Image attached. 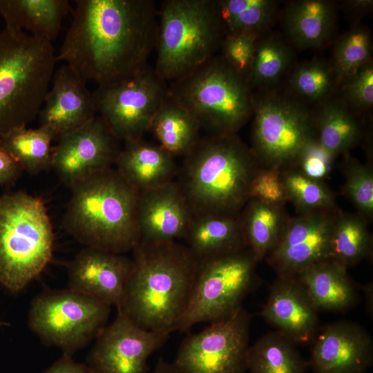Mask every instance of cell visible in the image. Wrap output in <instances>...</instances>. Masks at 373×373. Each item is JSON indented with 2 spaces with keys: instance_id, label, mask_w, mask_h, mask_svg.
Here are the masks:
<instances>
[{
  "instance_id": "35",
  "label": "cell",
  "mask_w": 373,
  "mask_h": 373,
  "mask_svg": "<svg viewBox=\"0 0 373 373\" xmlns=\"http://www.w3.org/2000/svg\"><path fill=\"white\" fill-rule=\"evenodd\" d=\"M372 35L367 27L356 24L341 35L335 42L329 61L337 86L372 61Z\"/></svg>"
},
{
  "instance_id": "42",
  "label": "cell",
  "mask_w": 373,
  "mask_h": 373,
  "mask_svg": "<svg viewBox=\"0 0 373 373\" xmlns=\"http://www.w3.org/2000/svg\"><path fill=\"white\" fill-rule=\"evenodd\" d=\"M258 40L248 35H226L220 48V55L233 69L247 77Z\"/></svg>"
},
{
  "instance_id": "8",
  "label": "cell",
  "mask_w": 373,
  "mask_h": 373,
  "mask_svg": "<svg viewBox=\"0 0 373 373\" xmlns=\"http://www.w3.org/2000/svg\"><path fill=\"white\" fill-rule=\"evenodd\" d=\"M53 227L43 200L22 191L0 197V283L19 292L50 261Z\"/></svg>"
},
{
  "instance_id": "20",
  "label": "cell",
  "mask_w": 373,
  "mask_h": 373,
  "mask_svg": "<svg viewBox=\"0 0 373 373\" xmlns=\"http://www.w3.org/2000/svg\"><path fill=\"white\" fill-rule=\"evenodd\" d=\"M193 216L175 180L138 192L139 242L158 243L184 240Z\"/></svg>"
},
{
  "instance_id": "4",
  "label": "cell",
  "mask_w": 373,
  "mask_h": 373,
  "mask_svg": "<svg viewBox=\"0 0 373 373\" xmlns=\"http://www.w3.org/2000/svg\"><path fill=\"white\" fill-rule=\"evenodd\" d=\"M64 220L66 231L80 243L122 254L140 241L138 192L116 169L99 171L74 186Z\"/></svg>"
},
{
  "instance_id": "46",
  "label": "cell",
  "mask_w": 373,
  "mask_h": 373,
  "mask_svg": "<svg viewBox=\"0 0 373 373\" xmlns=\"http://www.w3.org/2000/svg\"><path fill=\"white\" fill-rule=\"evenodd\" d=\"M153 373H177L173 363H169L162 358L158 360Z\"/></svg>"
},
{
  "instance_id": "6",
  "label": "cell",
  "mask_w": 373,
  "mask_h": 373,
  "mask_svg": "<svg viewBox=\"0 0 373 373\" xmlns=\"http://www.w3.org/2000/svg\"><path fill=\"white\" fill-rule=\"evenodd\" d=\"M157 17L154 70L166 82L216 55L227 35L216 0H165Z\"/></svg>"
},
{
  "instance_id": "34",
  "label": "cell",
  "mask_w": 373,
  "mask_h": 373,
  "mask_svg": "<svg viewBox=\"0 0 373 373\" xmlns=\"http://www.w3.org/2000/svg\"><path fill=\"white\" fill-rule=\"evenodd\" d=\"M54 140L46 128L22 127L0 137V144L32 175L52 169Z\"/></svg>"
},
{
  "instance_id": "5",
  "label": "cell",
  "mask_w": 373,
  "mask_h": 373,
  "mask_svg": "<svg viewBox=\"0 0 373 373\" xmlns=\"http://www.w3.org/2000/svg\"><path fill=\"white\" fill-rule=\"evenodd\" d=\"M56 63L51 41L0 30V137L38 116Z\"/></svg>"
},
{
  "instance_id": "41",
  "label": "cell",
  "mask_w": 373,
  "mask_h": 373,
  "mask_svg": "<svg viewBox=\"0 0 373 373\" xmlns=\"http://www.w3.org/2000/svg\"><path fill=\"white\" fill-rule=\"evenodd\" d=\"M250 198L271 205L285 207L288 200L280 170L261 166L251 182Z\"/></svg>"
},
{
  "instance_id": "36",
  "label": "cell",
  "mask_w": 373,
  "mask_h": 373,
  "mask_svg": "<svg viewBox=\"0 0 373 373\" xmlns=\"http://www.w3.org/2000/svg\"><path fill=\"white\" fill-rule=\"evenodd\" d=\"M280 171L287 200L298 213L337 208L334 193L323 181L311 178L292 166Z\"/></svg>"
},
{
  "instance_id": "38",
  "label": "cell",
  "mask_w": 373,
  "mask_h": 373,
  "mask_svg": "<svg viewBox=\"0 0 373 373\" xmlns=\"http://www.w3.org/2000/svg\"><path fill=\"white\" fill-rule=\"evenodd\" d=\"M343 191L367 222L373 218V170L370 164H365L350 157L345 166Z\"/></svg>"
},
{
  "instance_id": "12",
  "label": "cell",
  "mask_w": 373,
  "mask_h": 373,
  "mask_svg": "<svg viewBox=\"0 0 373 373\" xmlns=\"http://www.w3.org/2000/svg\"><path fill=\"white\" fill-rule=\"evenodd\" d=\"M168 91L154 69L122 82L97 86L93 93L97 114L124 142L143 137Z\"/></svg>"
},
{
  "instance_id": "23",
  "label": "cell",
  "mask_w": 373,
  "mask_h": 373,
  "mask_svg": "<svg viewBox=\"0 0 373 373\" xmlns=\"http://www.w3.org/2000/svg\"><path fill=\"white\" fill-rule=\"evenodd\" d=\"M336 3L328 0H296L287 3L283 16L285 33L298 49H316L335 33Z\"/></svg>"
},
{
  "instance_id": "43",
  "label": "cell",
  "mask_w": 373,
  "mask_h": 373,
  "mask_svg": "<svg viewBox=\"0 0 373 373\" xmlns=\"http://www.w3.org/2000/svg\"><path fill=\"white\" fill-rule=\"evenodd\" d=\"M23 171L17 160L0 144V185L14 182Z\"/></svg>"
},
{
  "instance_id": "25",
  "label": "cell",
  "mask_w": 373,
  "mask_h": 373,
  "mask_svg": "<svg viewBox=\"0 0 373 373\" xmlns=\"http://www.w3.org/2000/svg\"><path fill=\"white\" fill-rule=\"evenodd\" d=\"M184 240L197 262L247 247L239 216L193 215Z\"/></svg>"
},
{
  "instance_id": "16",
  "label": "cell",
  "mask_w": 373,
  "mask_h": 373,
  "mask_svg": "<svg viewBox=\"0 0 373 373\" xmlns=\"http://www.w3.org/2000/svg\"><path fill=\"white\" fill-rule=\"evenodd\" d=\"M338 210L306 212L289 217L278 245L265 259L278 276H295L303 269L328 259Z\"/></svg>"
},
{
  "instance_id": "24",
  "label": "cell",
  "mask_w": 373,
  "mask_h": 373,
  "mask_svg": "<svg viewBox=\"0 0 373 373\" xmlns=\"http://www.w3.org/2000/svg\"><path fill=\"white\" fill-rule=\"evenodd\" d=\"M320 311L343 312L358 302V294L347 268L326 259L300 270L296 276Z\"/></svg>"
},
{
  "instance_id": "45",
  "label": "cell",
  "mask_w": 373,
  "mask_h": 373,
  "mask_svg": "<svg viewBox=\"0 0 373 373\" xmlns=\"http://www.w3.org/2000/svg\"><path fill=\"white\" fill-rule=\"evenodd\" d=\"M343 3L345 12L354 21V26L358 24V21L370 13L373 8L372 0H348L344 1Z\"/></svg>"
},
{
  "instance_id": "14",
  "label": "cell",
  "mask_w": 373,
  "mask_h": 373,
  "mask_svg": "<svg viewBox=\"0 0 373 373\" xmlns=\"http://www.w3.org/2000/svg\"><path fill=\"white\" fill-rule=\"evenodd\" d=\"M169 334L144 329L117 309L114 321L97 336L86 365L93 373H146L149 356Z\"/></svg>"
},
{
  "instance_id": "39",
  "label": "cell",
  "mask_w": 373,
  "mask_h": 373,
  "mask_svg": "<svg viewBox=\"0 0 373 373\" xmlns=\"http://www.w3.org/2000/svg\"><path fill=\"white\" fill-rule=\"evenodd\" d=\"M342 99L353 111L364 112L373 105V63L359 68L343 82Z\"/></svg>"
},
{
  "instance_id": "30",
  "label": "cell",
  "mask_w": 373,
  "mask_h": 373,
  "mask_svg": "<svg viewBox=\"0 0 373 373\" xmlns=\"http://www.w3.org/2000/svg\"><path fill=\"white\" fill-rule=\"evenodd\" d=\"M227 35H244L257 39L269 33L278 18L274 0H216Z\"/></svg>"
},
{
  "instance_id": "47",
  "label": "cell",
  "mask_w": 373,
  "mask_h": 373,
  "mask_svg": "<svg viewBox=\"0 0 373 373\" xmlns=\"http://www.w3.org/2000/svg\"><path fill=\"white\" fill-rule=\"evenodd\" d=\"M363 291L366 298V309L370 314H372V284L368 283L365 285Z\"/></svg>"
},
{
  "instance_id": "31",
  "label": "cell",
  "mask_w": 373,
  "mask_h": 373,
  "mask_svg": "<svg viewBox=\"0 0 373 373\" xmlns=\"http://www.w3.org/2000/svg\"><path fill=\"white\" fill-rule=\"evenodd\" d=\"M307 367L296 344L278 331L265 334L248 350L250 373H305Z\"/></svg>"
},
{
  "instance_id": "2",
  "label": "cell",
  "mask_w": 373,
  "mask_h": 373,
  "mask_svg": "<svg viewBox=\"0 0 373 373\" xmlns=\"http://www.w3.org/2000/svg\"><path fill=\"white\" fill-rule=\"evenodd\" d=\"M132 251L133 267L118 309L144 329L175 331L187 304L198 262L186 246L177 241L139 242Z\"/></svg>"
},
{
  "instance_id": "44",
  "label": "cell",
  "mask_w": 373,
  "mask_h": 373,
  "mask_svg": "<svg viewBox=\"0 0 373 373\" xmlns=\"http://www.w3.org/2000/svg\"><path fill=\"white\" fill-rule=\"evenodd\" d=\"M42 373H93L86 364L74 361L71 356L64 354Z\"/></svg>"
},
{
  "instance_id": "7",
  "label": "cell",
  "mask_w": 373,
  "mask_h": 373,
  "mask_svg": "<svg viewBox=\"0 0 373 373\" xmlns=\"http://www.w3.org/2000/svg\"><path fill=\"white\" fill-rule=\"evenodd\" d=\"M170 94L211 135H237L252 117L254 94L247 77L216 55L170 82Z\"/></svg>"
},
{
  "instance_id": "15",
  "label": "cell",
  "mask_w": 373,
  "mask_h": 373,
  "mask_svg": "<svg viewBox=\"0 0 373 373\" xmlns=\"http://www.w3.org/2000/svg\"><path fill=\"white\" fill-rule=\"evenodd\" d=\"M58 140L53 148L52 169L70 189L111 168L122 149L119 140L99 115Z\"/></svg>"
},
{
  "instance_id": "48",
  "label": "cell",
  "mask_w": 373,
  "mask_h": 373,
  "mask_svg": "<svg viewBox=\"0 0 373 373\" xmlns=\"http://www.w3.org/2000/svg\"><path fill=\"white\" fill-rule=\"evenodd\" d=\"M10 324L9 323L2 320L1 318H0V327H6V326H9Z\"/></svg>"
},
{
  "instance_id": "37",
  "label": "cell",
  "mask_w": 373,
  "mask_h": 373,
  "mask_svg": "<svg viewBox=\"0 0 373 373\" xmlns=\"http://www.w3.org/2000/svg\"><path fill=\"white\" fill-rule=\"evenodd\" d=\"M337 86L329 62L313 59L296 66L290 74L289 87L296 98L323 102Z\"/></svg>"
},
{
  "instance_id": "13",
  "label": "cell",
  "mask_w": 373,
  "mask_h": 373,
  "mask_svg": "<svg viewBox=\"0 0 373 373\" xmlns=\"http://www.w3.org/2000/svg\"><path fill=\"white\" fill-rule=\"evenodd\" d=\"M250 322V314L241 307L230 317L188 336L173 363L177 373H243Z\"/></svg>"
},
{
  "instance_id": "1",
  "label": "cell",
  "mask_w": 373,
  "mask_h": 373,
  "mask_svg": "<svg viewBox=\"0 0 373 373\" xmlns=\"http://www.w3.org/2000/svg\"><path fill=\"white\" fill-rule=\"evenodd\" d=\"M57 61L86 82L109 85L148 68L155 48L157 10L153 0H77Z\"/></svg>"
},
{
  "instance_id": "26",
  "label": "cell",
  "mask_w": 373,
  "mask_h": 373,
  "mask_svg": "<svg viewBox=\"0 0 373 373\" xmlns=\"http://www.w3.org/2000/svg\"><path fill=\"white\" fill-rule=\"evenodd\" d=\"M68 0H0V16L6 27L51 41L61 30L70 10Z\"/></svg>"
},
{
  "instance_id": "27",
  "label": "cell",
  "mask_w": 373,
  "mask_h": 373,
  "mask_svg": "<svg viewBox=\"0 0 373 373\" xmlns=\"http://www.w3.org/2000/svg\"><path fill=\"white\" fill-rule=\"evenodd\" d=\"M200 131L198 122L168 90L149 130L157 144L175 158L183 157L201 137Z\"/></svg>"
},
{
  "instance_id": "3",
  "label": "cell",
  "mask_w": 373,
  "mask_h": 373,
  "mask_svg": "<svg viewBox=\"0 0 373 373\" xmlns=\"http://www.w3.org/2000/svg\"><path fill=\"white\" fill-rule=\"evenodd\" d=\"M260 167L237 135L205 134L183 157L175 181L193 215L238 216Z\"/></svg>"
},
{
  "instance_id": "18",
  "label": "cell",
  "mask_w": 373,
  "mask_h": 373,
  "mask_svg": "<svg viewBox=\"0 0 373 373\" xmlns=\"http://www.w3.org/2000/svg\"><path fill=\"white\" fill-rule=\"evenodd\" d=\"M133 267L124 254L86 247L68 265V289L118 309Z\"/></svg>"
},
{
  "instance_id": "11",
  "label": "cell",
  "mask_w": 373,
  "mask_h": 373,
  "mask_svg": "<svg viewBox=\"0 0 373 373\" xmlns=\"http://www.w3.org/2000/svg\"><path fill=\"white\" fill-rule=\"evenodd\" d=\"M111 306L70 289L45 292L32 302L28 325L46 344L71 356L106 327Z\"/></svg>"
},
{
  "instance_id": "19",
  "label": "cell",
  "mask_w": 373,
  "mask_h": 373,
  "mask_svg": "<svg viewBox=\"0 0 373 373\" xmlns=\"http://www.w3.org/2000/svg\"><path fill=\"white\" fill-rule=\"evenodd\" d=\"M69 65L55 70L48 91L38 114L39 126L59 139L97 115L93 93Z\"/></svg>"
},
{
  "instance_id": "10",
  "label": "cell",
  "mask_w": 373,
  "mask_h": 373,
  "mask_svg": "<svg viewBox=\"0 0 373 373\" xmlns=\"http://www.w3.org/2000/svg\"><path fill=\"white\" fill-rule=\"evenodd\" d=\"M251 146L261 166H291L316 136L314 114L296 97L268 91L254 95Z\"/></svg>"
},
{
  "instance_id": "32",
  "label": "cell",
  "mask_w": 373,
  "mask_h": 373,
  "mask_svg": "<svg viewBox=\"0 0 373 373\" xmlns=\"http://www.w3.org/2000/svg\"><path fill=\"white\" fill-rule=\"evenodd\" d=\"M367 221L358 213L338 210L333 225L328 259L347 269L370 258L372 237Z\"/></svg>"
},
{
  "instance_id": "33",
  "label": "cell",
  "mask_w": 373,
  "mask_h": 373,
  "mask_svg": "<svg viewBox=\"0 0 373 373\" xmlns=\"http://www.w3.org/2000/svg\"><path fill=\"white\" fill-rule=\"evenodd\" d=\"M293 50L280 36L270 32L260 38L255 46L247 79L252 89H270L291 68Z\"/></svg>"
},
{
  "instance_id": "22",
  "label": "cell",
  "mask_w": 373,
  "mask_h": 373,
  "mask_svg": "<svg viewBox=\"0 0 373 373\" xmlns=\"http://www.w3.org/2000/svg\"><path fill=\"white\" fill-rule=\"evenodd\" d=\"M124 142L115 165L137 192L175 180L179 169L175 158L157 143L143 137Z\"/></svg>"
},
{
  "instance_id": "29",
  "label": "cell",
  "mask_w": 373,
  "mask_h": 373,
  "mask_svg": "<svg viewBox=\"0 0 373 373\" xmlns=\"http://www.w3.org/2000/svg\"><path fill=\"white\" fill-rule=\"evenodd\" d=\"M314 114L318 142L336 157L347 153L359 142L361 125L342 99H327Z\"/></svg>"
},
{
  "instance_id": "40",
  "label": "cell",
  "mask_w": 373,
  "mask_h": 373,
  "mask_svg": "<svg viewBox=\"0 0 373 373\" xmlns=\"http://www.w3.org/2000/svg\"><path fill=\"white\" fill-rule=\"evenodd\" d=\"M336 157L316 136L303 147L291 166L311 178L323 181L329 175Z\"/></svg>"
},
{
  "instance_id": "28",
  "label": "cell",
  "mask_w": 373,
  "mask_h": 373,
  "mask_svg": "<svg viewBox=\"0 0 373 373\" xmlns=\"http://www.w3.org/2000/svg\"><path fill=\"white\" fill-rule=\"evenodd\" d=\"M239 217L246 247L258 262L276 247L289 218L285 207L253 198L245 204Z\"/></svg>"
},
{
  "instance_id": "21",
  "label": "cell",
  "mask_w": 373,
  "mask_h": 373,
  "mask_svg": "<svg viewBox=\"0 0 373 373\" xmlns=\"http://www.w3.org/2000/svg\"><path fill=\"white\" fill-rule=\"evenodd\" d=\"M318 313L296 276H278L260 315L296 345H307L319 330Z\"/></svg>"
},
{
  "instance_id": "17",
  "label": "cell",
  "mask_w": 373,
  "mask_h": 373,
  "mask_svg": "<svg viewBox=\"0 0 373 373\" xmlns=\"http://www.w3.org/2000/svg\"><path fill=\"white\" fill-rule=\"evenodd\" d=\"M308 363L314 373H364L372 365L373 343L360 325L339 321L318 330Z\"/></svg>"
},
{
  "instance_id": "9",
  "label": "cell",
  "mask_w": 373,
  "mask_h": 373,
  "mask_svg": "<svg viewBox=\"0 0 373 373\" xmlns=\"http://www.w3.org/2000/svg\"><path fill=\"white\" fill-rule=\"evenodd\" d=\"M258 262L247 247L198 262L184 312L175 331L230 317L254 287Z\"/></svg>"
}]
</instances>
